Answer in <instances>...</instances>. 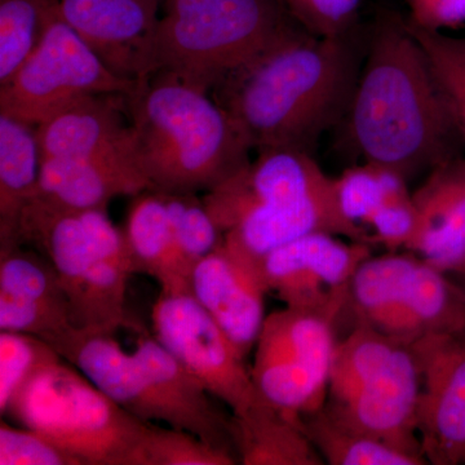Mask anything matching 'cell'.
<instances>
[{"label": "cell", "mask_w": 465, "mask_h": 465, "mask_svg": "<svg viewBox=\"0 0 465 465\" xmlns=\"http://www.w3.org/2000/svg\"><path fill=\"white\" fill-rule=\"evenodd\" d=\"M351 33L321 38L293 24L213 88L251 149L311 153L347 116L362 66Z\"/></svg>", "instance_id": "1"}, {"label": "cell", "mask_w": 465, "mask_h": 465, "mask_svg": "<svg viewBox=\"0 0 465 465\" xmlns=\"http://www.w3.org/2000/svg\"><path fill=\"white\" fill-rule=\"evenodd\" d=\"M347 116L363 162L407 183L459 157L465 145L423 47L407 20L391 14L372 30Z\"/></svg>", "instance_id": "2"}, {"label": "cell", "mask_w": 465, "mask_h": 465, "mask_svg": "<svg viewBox=\"0 0 465 465\" xmlns=\"http://www.w3.org/2000/svg\"><path fill=\"white\" fill-rule=\"evenodd\" d=\"M134 153L150 188L208 193L250 163V143L208 92L158 72L127 94Z\"/></svg>", "instance_id": "3"}, {"label": "cell", "mask_w": 465, "mask_h": 465, "mask_svg": "<svg viewBox=\"0 0 465 465\" xmlns=\"http://www.w3.org/2000/svg\"><path fill=\"white\" fill-rule=\"evenodd\" d=\"M17 242L38 250L56 269L73 327L105 335L143 331L125 309L133 260L108 210H65L34 198L20 217Z\"/></svg>", "instance_id": "4"}, {"label": "cell", "mask_w": 465, "mask_h": 465, "mask_svg": "<svg viewBox=\"0 0 465 465\" xmlns=\"http://www.w3.org/2000/svg\"><path fill=\"white\" fill-rule=\"evenodd\" d=\"M164 3L158 27V72L208 94L296 24L281 0Z\"/></svg>", "instance_id": "5"}, {"label": "cell", "mask_w": 465, "mask_h": 465, "mask_svg": "<svg viewBox=\"0 0 465 465\" xmlns=\"http://www.w3.org/2000/svg\"><path fill=\"white\" fill-rule=\"evenodd\" d=\"M5 415L45 434L84 465H139L152 424L125 411L63 358L36 372Z\"/></svg>", "instance_id": "6"}, {"label": "cell", "mask_w": 465, "mask_h": 465, "mask_svg": "<svg viewBox=\"0 0 465 465\" xmlns=\"http://www.w3.org/2000/svg\"><path fill=\"white\" fill-rule=\"evenodd\" d=\"M139 84L110 72L58 15L32 56L0 85V113L38 125L76 100L96 94H128Z\"/></svg>", "instance_id": "7"}, {"label": "cell", "mask_w": 465, "mask_h": 465, "mask_svg": "<svg viewBox=\"0 0 465 465\" xmlns=\"http://www.w3.org/2000/svg\"><path fill=\"white\" fill-rule=\"evenodd\" d=\"M152 318L155 339L232 414L259 399L246 357L189 287L161 290Z\"/></svg>", "instance_id": "8"}, {"label": "cell", "mask_w": 465, "mask_h": 465, "mask_svg": "<svg viewBox=\"0 0 465 465\" xmlns=\"http://www.w3.org/2000/svg\"><path fill=\"white\" fill-rule=\"evenodd\" d=\"M371 247L329 232H312L278 247L256 265L266 292L286 307L333 318L345 313L351 278Z\"/></svg>", "instance_id": "9"}, {"label": "cell", "mask_w": 465, "mask_h": 465, "mask_svg": "<svg viewBox=\"0 0 465 465\" xmlns=\"http://www.w3.org/2000/svg\"><path fill=\"white\" fill-rule=\"evenodd\" d=\"M409 345L420 372L421 452L428 464H464L465 331L428 335Z\"/></svg>", "instance_id": "10"}, {"label": "cell", "mask_w": 465, "mask_h": 465, "mask_svg": "<svg viewBox=\"0 0 465 465\" xmlns=\"http://www.w3.org/2000/svg\"><path fill=\"white\" fill-rule=\"evenodd\" d=\"M162 0H60V16L110 72L145 81L158 72Z\"/></svg>", "instance_id": "11"}, {"label": "cell", "mask_w": 465, "mask_h": 465, "mask_svg": "<svg viewBox=\"0 0 465 465\" xmlns=\"http://www.w3.org/2000/svg\"><path fill=\"white\" fill-rule=\"evenodd\" d=\"M333 193V177L323 173L311 153L277 148L260 150L256 161L204 193L202 200L225 234L252 208L316 200Z\"/></svg>", "instance_id": "12"}, {"label": "cell", "mask_w": 465, "mask_h": 465, "mask_svg": "<svg viewBox=\"0 0 465 465\" xmlns=\"http://www.w3.org/2000/svg\"><path fill=\"white\" fill-rule=\"evenodd\" d=\"M420 372L411 347L391 356L341 405H324L333 420L396 448L421 455L418 436Z\"/></svg>", "instance_id": "13"}, {"label": "cell", "mask_w": 465, "mask_h": 465, "mask_svg": "<svg viewBox=\"0 0 465 465\" xmlns=\"http://www.w3.org/2000/svg\"><path fill=\"white\" fill-rule=\"evenodd\" d=\"M188 282L193 296L247 358L266 318L268 292L258 272L223 243L193 268Z\"/></svg>", "instance_id": "14"}, {"label": "cell", "mask_w": 465, "mask_h": 465, "mask_svg": "<svg viewBox=\"0 0 465 465\" xmlns=\"http://www.w3.org/2000/svg\"><path fill=\"white\" fill-rule=\"evenodd\" d=\"M412 201L416 224L406 250L451 277H465V155L430 171Z\"/></svg>", "instance_id": "15"}, {"label": "cell", "mask_w": 465, "mask_h": 465, "mask_svg": "<svg viewBox=\"0 0 465 465\" xmlns=\"http://www.w3.org/2000/svg\"><path fill=\"white\" fill-rule=\"evenodd\" d=\"M149 188L134 148L87 158L43 159L35 198L65 210H108L114 198L134 197Z\"/></svg>", "instance_id": "16"}, {"label": "cell", "mask_w": 465, "mask_h": 465, "mask_svg": "<svg viewBox=\"0 0 465 465\" xmlns=\"http://www.w3.org/2000/svg\"><path fill=\"white\" fill-rule=\"evenodd\" d=\"M43 159L87 158L134 148L127 94H96L36 125Z\"/></svg>", "instance_id": "17"}, {"label": "cell", "mask_w": 465, "mask_h": 465, "mask_svg": "<svg viewBox=\"0 0 465 465\" xmlns=\"http://www.w3.org/2000/svg\"><path fill=\"white\" fill-rule=\"evenodd\" d=\"M133 354L163 402L167 425L237 455L232 418L217 409L210 391L157 339L143 335Z\"/></svg>", "instance_id": "18"}, {"label": "cell", "mask_w": 465, "mask_h": 465, "mask_svg": "<svg viewBox=\"0 0 465 465\" xmlns=\"http://www.w3.org/2000/svg\"><path fill=\"white\" fill-rule=\"evenodd\" d=\"M232 436L243 465L326 464L302 418L271 405L260 394L246 410L232 414Z\"/></svg>", "instance_id": "19"}, {"label": "cell", "mask_w": 465, "mask_h": 465, "mask_svg": "<svg viewBox=\"0 0 465 465\" xmlns=\"http://www.w3.org/2000/svg\"><path fill=\"white\" fill-rule=\"evenodd\" d=\"M42 163L36 125L0 113V251L18 246V223L38 194Z\"/></svg>", "instance_id": "20"}, {"label": "cell", "mask_w": 465, "mask_h": 465, "mask_svg": "<svg viewBox=\"0 0 465 465\" xmlns=\"http://www.w3.org/2000/svg\"><path fill=\"white\" fill-rule=\"evenodd\" d=\"M124 232L134 274L154 278L161 290L189 287L177 256L163 192L149 188L134 195Z\"/></svg>", "instance_id": "21"}, {"label": "cell", "mask_w": 465, "mask_h": 465, "mask_svg": "<svg viewBox=\"0 0 465 465\" xmlns=\"http://www.w3.org/2000/svg\"><path fill=\"white\" fill-rule=\"evenodd\" d=\"M0 298L72 323L56 269L38 250L0 251Z\"/></svg>", "instance_id": "22"}, {"label": "cell", "mask_w": 465, "mask_h": 465, "mask_svg": "<svg viewBox=\"0 0 465 465\" xmlns=\"http://www.w3.org/2000/svg\"><path fill=\"white\" fill-rule=\"evenodd\" d=\"M305 430L330 465H424L427 459L333 420L324 409L304 416Z\"/></svg>", "instance_id": "23"}, {"label": "cell", "mask_w": 465, "mask_h": 465, "mask_svg": "<svg viewBox=\"0 0 465 465\" xmlns=\"http://www.w3.org/2000/svg\"><path fill=\"white\" fill-rule=\"evenodd\" d=\"M400 341L365 324H354L333 351L326 405H341L391 356Z\"/></svg>", "instance_id": "24"}, {"label": "cell", "mask_w": 465, "mask_h": 465, "mask_svg": "<svg viewBox=\"0 0 465 465\" xmlns=\"http://www.w3.org/2000/svg\"><path fill=\"white\" fill-rule=\"evenodd\" d=\"M60 0H0V85L16 74L41 45Z\"/></svg>", "instance_id": "25"}, {"label": "cell", "mask_w": 465, "mask_h": 465, "mask_svg": "<svg viewBox=\"0 0 465 465\" xmlns=\"http://www.w3.org/2000/svg\"><path fill=\"white\" fill-rule=\"evenodd\" d=\"M333 189L342 216L363 231L382 204L410 193L402 176L369 162L335 177Z\"/></svg>", "instance_id": "26"}, {"label": "cell", "mask_w": 465, "mask_h": 465, "mask_svg": "<svg viewBox=\"0 0 465 465\" xmlns=\"http://www.w3.org/2000/svg\"><path fill=\"white\" fill-rule=\"evenodd\" d=\"M162 192L166 198L180 266L189 280L193 268L224 243V234L197 194Z\"/></svg>", "instance_id": "27"}, {"label": "cell", "mask_w": 465, "mask_h": 465, "mask_svg": "<svg viewBox=\"0 0 465 465\" xmlns=\"http://www.w3.org/2000/svg\"><path fill=\"white\" fill-rule=\"evenodd\" d=\"M61 360L60 354L38 336L0 331V414L43 367Z\"/></svg>", "instance_id": "28"}, {"label": "cell", "mask_w": 465, "mask_h": 465, "mask_svg": "<svg viewBox=\"0 0 465 465\" xmlns=\"http://www.w3.org/2000/svg\"><path fill=\"white\" fill-rule=\"evenodd\" d=\"M237 455L215 448L186 430L150 424L140 450L139 465H234Z\"/></svg>", "instance_id": "29"}, {"label": "cell", "mask_w": 465, "mask_h": 465, "mask_svg": "<svg viewBox=\"0 0 465 465\" xmlns=\"http://www.w3.org/2000/svg\"><path fill=\"white\" fill-rule=\"evenodd\" d=\"M407 24L430 60L465 142V35L427 32Z\"/></svg>", "instance_id": "30"}, {"label": "cell", "mask_w": 465, "mask_h": 465, "mask_svg": "<svg viewBox=\"0 0 465 465\" xmlns=\"http://www.w3.org/2000/svg\"><path fill=\"white\" fill-rule=\"evenodd\" d=\"M0 465H84L45 434L0 421Z\"/></svg>", "instance_id": "31"}, {"label": "cell", "mask_w": 465, "mask_h": 465, "mask_svg": "<svg viewBox=\"0 0 465 465\" xmlns=\"http://www.w3.org/2000/svg\"><path fill=\"white\" fill-rule=\"evenodd\" d=\"M302 29L321 38L353 32L361 0H281Z\"/></svg>", "instance_id": "32"}, {"label": "cell", "mask_w": 465, "mask_h": 465, "mask_svg": "<svg viewBox=\"0 0 465 465\" xmlns=\"http://www.w3.org/2000/svg\"><path fill=\"white\" fill-rule=\"evenodd\" d=\"M416 213L412 193L394 198L371 216L369 226L370 241L382 244L390 251L405 249L414 234ZM367 231V229H366Z\"/></svg>", "instance_id": "33"}, {"label": "cell", "mask_w": 465, "mask_h": 465, "mask_svg": "<svg viewBox=\"0 0 465 465\" xmlns=\"http://www.w3.org/2000/svg\"><path fill=\"white\" fill-rule=\"evenodd\" d=\"M409 23L427 32L458 29L465 24V0H406Z\"/></svg>", "instance_id": "34"}, {"label": "cell", "mask_w": 465, "mask_h": 465, "mask_svg": "<svg viewBox=\"0 0 465 465\" xmlns=\"http://www.w3.org/2000/svg\"><path fill=\"white\" fill-rule=\"evenodd\" d=\"M460 283H461V286H463L464 290H465V278H463V280H460Z\"/></svg>", "instance_id": "35"}, {"label": "cell", "mask_w": 465, "mask_h": 465, "mask_svg": "<svg viewBox=\"0 0 465 465\" xmlns=\"http://www.w3.org/2000/svg\"><path fill=\"white\" fill-rule=\"evenodd\" d=\"M463 278H465V277L459 278V280H463Z\"/></svg>", "instance_id": "36"}, {"label": "cell", "mask_w": 465, "mask_h": 465, "mask_svg": "<svg viewBox=\"0 0 465 465\" xmlns=\"http://www.w3.org/2000/svg\"><path fill=\"white\" fill-rule=\"evenodd\" d=\"M162 2H166V0H162Z\"/></svg>", "instance_id": "37"}, {"label": "cell", "mask_w": 465, "mask_h": 465, "mask_svg": "<svg viewBox=\"0 0 465 465\" xmlns=\"http://www.w3.org/2000/svg\"><path fill=\"white\" fill-rule=\"evenodd\" d=\"M464 464H465V460H464Z\"/></svg>", "instance_id": "38"}]
</instances>
